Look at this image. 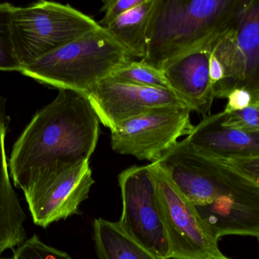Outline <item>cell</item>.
<instances>
[{"mask_svg":"<svg viewBox=\"0 0 259 259\" xmlns=\"http://www.w3.org/2000/svg\"><path fill=\"white\" fill-rule=\"evenodd\" d=\"M170 259H207L222 255L219 240L194 207L156 163H151Z\"/></svg>","mask_w":259,"mask_h":259,"instance_id":"obj_8","label":"cell"},{"mask_svg":"<svg viewBox=\"0 0 259 259\" xmlns=\"http://www.w3.org/2000/svg\"><path fill=\"white\" fill-rule=\"evenodd\" d=\"M211 53L225 72L213 88L214 98L227 99L233 90L243 88L253 102L259 101V0H242L234 21Z\"/></svg>","mask_w":259,"mask_h":259,"instance_id":"obj_6","label":"cell"},{"mask_svg":"<svg viewBox=\"0 0 259 259\" xmlns=\"http://www.w3.org/2000/svg\"><path fill=\"white\" fill-rule=\"evenodd\" d=\"M6 99L0 94V255L24 243L26 214L11 182L6 153V132L9 126Z\"/></svg>","mask_w":259,"mask_h":259,"instance_id":"obj_14","label":"cell"},{"mask_svg":"<svg viewBox=\"0 0 259 259\" xmlns=\"http://www.w3.org/2000/svg\"><path fill=\"white\" fill-rule=\"evenodd\" d=\"M228 103L223 112L225 114L241 110L253 103L252 94L243 88H235L227 97Z\"/></svg>","mask_w":259,"mask_h":259,"instance_id":"obj_22","label":"cell"},{"mask_svg":"<svg viewBox=\"0 0 259 259\" xmlns=\"http://www.w3.org/2000/svg\"><path fill=\"white\" fill-rule=\"evenodd\" d=\"M0 259H14L13 257H0Z\"/></svg>","mask_w":259,"mask_h":259,"instance_id":"obj_25","label":"cell"},{"mask_svg":"<svg viewBox=\"0 0 259 259\" xmlns=\"http://www.w3.org/2000/svg\"><path fill=\"white\" fill-rule=\"evenodd\" d=\"M154 163L218 240L228 235L259 238V187L229 162L201 153L185 138Z\"/></svg>","mask_w":259,"mask_h":259,"instance_id":"obj_2","label":"cell"},{"mask_svg":"<svg viewBox=\"0 0 259 259\" xmlns=\"http://www.w3.org/2000/svg\"><path fill=\"white\" fill-rule=\"evenodd\" d=\"M118 184L122 212L118 225L121 231L157 258L170 259L150 164L126 169L118 176Z\"/></svg>","mask_w":259,"mask_h":259,"instance_id":"obj_7","label":"cell"},{"mask_svg":"<svg viewBox=\"0 0 259 259\" xmlns=\"http://www.w3.org/2000/svg\"><path fill=\"white\" fill-rule=\"evenodd\" d=\"M93 228L100 259H160L124 234L118 222L97 218Z\"/></svg>","mask_w":259,"mask_h":259,"instance_id":"obj_16","label":"cell"},{"mask_svg":"<svg viewBox=\"0 0 259 259\" xmlns=\"http://www.w3.org/2000/svg\"><path fill=\"white\" fill-rule=\"evenodd\" d=\"M242 0H154L142 60L161 70L190 52L212 50Z\"/></svg>","mask_w":259,"mask_h":259,"instance_id":"obj_3","label":"cell"},{"mask_svg":"<svg viewBox=\"0 0 259 259\" xmlns=\"http://www.w3.org/2000/svg\"><path fill=\"white\" fill-rule=\"evenodd\" d=\"M223 117L221 112L204 117L186 139L201 153L222 161L259 158V133L224 126Z\"/></svg>","mask_w":259,"mask_h":259,"instance_id":"obj_13","label":"cell"},{"mask_svg":"<svg viewBox=\"0 0 259 259\" xmlns=\"http://www.w3.org/2000/svg\"><path fill=\"white\" fill-rule=\"evenodd\" d=\"M132 58L105 27H100L36 59L21 73L87 97L98 82L132 62Z\"/></svg>","mask_w":259,"mask_h":259,"instance_id":"obj_4","label":"cell"},{"mask_svg":"<svg viewBox=\"0 0 259 259\" xmlns=\"http://www.w3.org/2000/svg\"><path fill=\"white\" fill-rule=\"evenodd\" d=\"M109 78L121 83L170 90L162 71L149 65L142 59L140 62L132 61L118 68Z\"/></svg>","mask_w":259,"mask_h":259,"instance_id":"obj_17","label":"cell"},{"mask_svg":"<svg viewBox=\"0 0 259 259\" xmlns=\"http://www.w3.org/2000/svg\"><path fill=\"white\" fill-rule=\"evenodd\" d=\"M143 1L144 0H103L100 11L105 12V15L98 22L99 24L103 27H108L121 15L141 4Z\"/></svg>","mask_w":259,"mask_h":259,"instance_id":"obj_21","label":"cell"},{"mask_svg":"<svg viewBox=\"0 0 259 259\" xmlns=\"http://www.w3.org/2000/svg\"><path fill=\"white\" fill-rule=\"evenodd\" d=\"M154 0H144L105 27L132 57L143 59L147 49L148 28Z\"/></svg>","mask_w":259,"mask_h":259,"instance_id":"obj_15","label":"cell"},{"mask_svg":"<svg viewBox=\"0 0 259 259\" xmlns=\"http://www.w3.org/2000/svg\"><path fill=\"white\" fill-rule=\"evenodd\" d=\"M228 162L259 187V158L231 160Z\"/></svg>","mask_w":259,"mask_h":259,"instance_id":"obj_23","label":"cell"},{"mask_svg":"<svg viewBox=\"0 0 259 259\" xmlns=\"http://www.w3.org/2000/svg\"><path fill=\"white\" fill-rule=\"evenodd\" d=\"M12 257L14 259H72L66 252L44 243L36 234L18 246Z\"/></svg>","mask_w":259,"mask_h":259,"instance_id":"obj_19","label":"cell"},{"mask_svg":"<svg viewBox=\"0 0 259 259\" xmlns=\"http://www.w3.org/2000/svg\"><path fill=\"white\" fill-rule=\"evenodd\" d=\"M100 121L85 96L59 90L39 109L14 144L9 168L24 194L80 163L89 161Z\"/></svg>","mask_w":259,"mask_h":259,"instance_id":"obj_1","label":"cell"},{"mask_svg":"<svg viewBox=\"0 0 259 259\" xmlns=\"http://www.w3.org/2000/svg\"><path fill=\"white\" fill-rule=\"evenodd\" d=\"M223 114L224 126L259 133V101L253 102L241 110Z\"/></svg>","mask_w":259,"mask_h":259,"instance_id":"obj_20","label":"cell"},{"mask_svg":"<svg viewBox=\"0 0 259 259\" xmlns=\"http://www.w3.org/2000/svg\"><path fill=\"white\" fill-rule=\"evenodd\" d=\"M13 6L10 3H0V71H18L20 63L12 40V21Z\"/></svg>","mask_w":259,"mask_h":259,"instance_id":"obj_18","label":"cell"},{"mask_svg":"<svg viewBox=\"0 0 259 259\" xmlns=\"http://www.w3.org/2000/svg\"><path fill=\"white\" fill-rule=\"evenodd\" d=\"M211 52L210 49L190 52L161 69L169 88L181 103L204 117L209 114L214 99L209 74Z\"/></svg>","mask_w":259,"mask_h":259,"instance_id":"obj_12","label":"cell"},{"mask_svg":"<svg viewBox=\"0 0 259 259\" xmlns=\"http://www.w3.org/2000/svg\"><path fill=\"white\" fill-rule=\"evenodd\" d=\"M193 127L187 106H159L126 120L111 131V145L120 155L156 162L181 137L188 136Z\"/></svg>","mask_w":259,"mask_h":259,"instance_id":"obj_9","label":"cell"},{"mask_svg":"<svg viewBox=\"0 0 259 259\" xmlns=\"http://www.w3.org/2000/svg\"><path fill=\"white\" fill-rule=\"evenodd\" d=\"M258 242H259V238L258 239Z\"/></svg>","mask_w":259,"mask_h":259,"instance_id":"obj_26","label":"cell"},{"mask_svg":"<svg viewBox=\"0 0 259 259\" xmlns=\"http://www.w3.org/2000/svg\"><path fill=\"white\" fill-rule=\"evenodd\" d=\"M101 26L70 5L40 1L13 7L12 40L22 68Z\"/></svg>","mask_w":259,"mask_h":259,"instance_id":"obj_5","label":"cell"},{"mask_svg":"<svg viewBox=\"0 0 259 259\" xmlns=\"http://www.w3.org/2000/svg\"><path fill=\"white\" fill-rule=\"evenodd\" d=\"M89 161L80 163L24 194L33 224L47 228L78 214L94 184Z\"/></svg>","mask_w":259,"mask_h":259,"instance_id":"obj_10","label":"cell"},{"mask_svg":"<svg viewBox=\"0 0 259 259\" xmlns=\"http://www.w3.org/2000/svg\"><path fill=\"white\" fill-rule=\"evenodd\" d=\"M207 259H230V258H227V257L225 256V255H224L223 254H222V255H217V256L209 257V258H208Z\"/></svg>","mask_w":259,"mask_h":259,"instance_id":"obj_24","label":"cell"},{"mask_svg":"<svg viewBox=\"0 0 259 259\" xmlns=\"http://www.w3.org/2000/svg\"><path fill=\"white\" fill-rule=\"evenodd\" d=\"M87 98L100 123L111 131L123 122L153 108L170 105L185 106L170 90L121 83L109 77L98 82Z\"/></svg>","mask_w":259,"mask_h":259,"instance_id":"obj_11","label":"cell"}]
</instances>
